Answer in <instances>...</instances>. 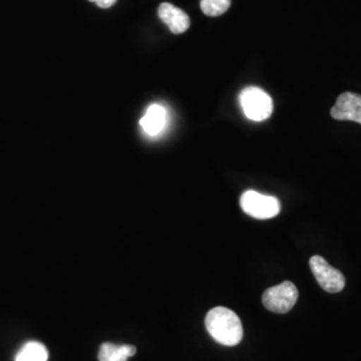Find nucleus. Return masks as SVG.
I'll list each match as a JSON object with an SVG mask.
<instances>
[{
    "instance_id": "7",
    "label": "nucleus",
    "mask_w": 361,
    "mask_h": 361,
    "mask_svg": "<svg viewBox=\"0 0 361 361\" xmlns=\"http://www.w3.org/2000/svg\"><path fill=\"white\" fill-rule=\"evenodd\" d=\"M158 16L173 34H183L190 27L189 15L170 3H162L159 6Z\"/></svg>"
},
{
    "instance_id": "12",
    "label": "nucleus",
    "mask_w": 361,
    "mask_h": 361,
    "mask_svg": "<svg viewBox=\"0 0 361 361\" xmlns=\"http://www.w3.org/2000/svg\"><path fill=\"white\" fill-rule=\"evenodd\" d=\"M89 1L95 3V4H97L98 7H101V8H110V7H113L116 3V0H89Z\"/></svg>"
},
{
    "instance_id": "4",
    "label": "nucleus",
    "mask_w": 361,
    "mask_h": 361,
    "mask_svg": "<svg viewBox=\"0 0 361 361\" xmlns=\"http://www.w3.org/2000/svg\"><path fill=\"white\" fill-rule=\"evenodd\" d=\"M241 209L247 216L257 219H269L280 213V201L276 197L247 190L241 195Z\"/></svg>"
},
{
    "instance_id": "10",
    "label": "nucleus",
    "mask_w": 361,
    "mask_h": 361,
    "mask_svg": "<svg viewBox=\"0 0 361 361\" xmlns=\"http://www.w3.org/2000/svg\"><path fill=\"white\" fill-rule=\"evenodd\" d=\"M15 361H49V350L38 341H28L18 352Z\"/></svg>"
},
{
    "instance_id": "9",
    "label": "nucleus",
    "mask_w": 361,
    "mask_h": 361,
    "mask_svg": "<svg viewBox=\"0 0 361 361\" xmlns=\"http://www.w3.org/2000/svg\"><path fill=\"white\" fill-rule=\"evenodd\" d=\"M137 353L134 345H116L113 343H104L99 349L98 360L99 361H128Z\"/></svg>"
},
{
    "instance_id": "2",
    "label": "nucleus",
    "mask_w": 361,
    "mask_h": 361,
    "mask_svg": "<svg viewBox=\"0 0 361 361\" xmlns=\"http://www.w3.org/2000/svg\"><path fill=\"white\" fill-rule=\"evenodd\" d=\"M240 104L247 119L262 122L273 113L271 95L258 87H246L240 94Z\"/></svg>"
},
{
    "instance_id": "8",
    "label": "nucleus",
    "mask_w": 361,
    "mask_h": 361,
    "mask_svg": "<svg viewBox=\"0 0 361 361\" xmlns=\"http://www.w3.org/2000/svg\"><path fill=\"white\" fill-rule=\"evenodd\" d=\"M168 122V110L162 104H154L149 106L140 123L147 135L157 137L165 131Z\"/></svg>"
},
{
    "instance_id": "3",
    "label": "nucleus",
    "mask_w": 361,
    "mask_h": 361,
    "mask_svg": "<svg viewBox=\"0 0 361 361\" xmlns=\"http://www.w3.org/2000/svg\"><path fill=\"white\" fill-rule=\"evenodd\" d=\"M298 300V290L296 285L290 281L271 286L262 295V304L273 313L284 314L290 312Z\"/></svg>"
},
{
    "instance_id": "11",
    "label": "nucleus",
    "mask_w": 361,
    "mask_h": 361,
    "mask_svg": "<svg viewBox=\"0 0 361 361\" xmlns=\"http://www.w3.org/2000/svg\"><path fill=\"white\" fill-rule=\"evenodd\" d=\"M232 0H201V10L207 16H219L226 13Z\"/></svg>"
},
{
    "instance_id": "6",
    "label": "nucleus",
    "mask_w": 361,
    "mask_h": 361,
    "mask_svg": "<svg viewBox=\"0 0 361 361\" xmlns=\"http://www.w3.org/2000/svg\"><path fill=\"white\" fill-rule=\"evenodd\" d=\"M331 116L337 121H352L361 125V95L355 92H343L331 109Z\"/></svg>"
},
{
    "instance_id": "1",
    "label": "nucleus",
    "mask_w": 361,
    "mask_h": 361,
    "mask_svg": "<svg viewBox=\"0 0 361 361\" xmlns=\"http://www.w3.org/2000/svg\"><path fill=\"white\" fill-rule=\"evenodd\" d=\"M205 325L209 335L222 345L234 347L243 340V323L240 317L229 308L216 307L209 310Z\"/></svg>"
},
{
    "instance_id": "5",
    "label": "nucleus",
    "mask_w": 361,
    "mask_h": 361,
    "mask_svg": "<svg viewBox=\"0 0 361 361\" xmlns=\"http://www.w3.org/2000/svg\"><path fill=\"white\" fill-rule=\"evenodd\" d=\"M310 269L316 281L328 293H338L345 286V277L340 271L326 262L322 256H313L310 259Z\"/></svg>"
}]
</instances>
